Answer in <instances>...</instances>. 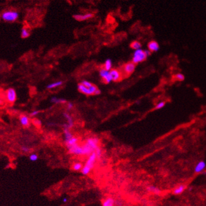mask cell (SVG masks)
Returning <instances> with one entry per match:
<instances>
[{"label": "cell", "mask_w": 206, "mask_h": 206, "mask_svg": "<svg viewBox=\"0 0 206 206\" xmlns=\"http://www.w3.org/2000/svg\"><path fill=\"white\" fill-rule=\"evenodd\" d=\"M99 139L97 137H90L86 140L83 144V150L84 155L85 156H89L91 153L95 151L96 149L99 147Z\"/></svg>", "instance_id": "obj_1"}, {"label": "cell", "mask_w": 206, "mask_h": 206, "mask_svg": "<svg viewBox=\"0 0 206 206\" xmlns=\"http://www.w3.org/2000/svg\"><path fill=\"white\" fill-rule=\"evenodd\" d=\"M97 157L95 152H94L88 156V159L86 160V163L83 166V168L81 170V172L83 175H88L95 167L96 161H97Z\"/></svg>", "instance_id": "obj_2"}, {"label": "cell", "mask_w": 206, "mask_h": 206, "mask_svg": "<svg viewBox=\"0 0 206 206\" xmlns=\"http://www.w3.org/2000/svg\"><path fill=\"white\" fill-rule=\"evenodd\" d=\"M19 17V13L17 11L8 10L5 11L2 13L1 18L5 22H12L17 20Z\"/></svg>", "instance_id": "obj_3"}, {"label": "cell", "mask_w": 206, "mask_h": 206, "mask_svg": "<svg viewBox=\"0 0 206 206\" xmlns=\"http://www.w3.org/2000/svg\"><path fill=\"white\" fill-rule=\"evenodd\" d=\"M67 149L68 150V152L72 155L79 156H85L84 155V150H83V146L80 145L78 143L72 146L67 147Z\"/></svg>", "instance_id": "obj_4"}, {"label": "cell", "mask_w": 206, "mask_h": 206, "mask_svg": "<svg viewBox=\"0 0 206 206\" xmlns=\"http://www.w3.org/2000/svg\"><path fill=\"white\" fill-rule=\"evenodd\" d=\"M147 56L144 53V51L142 49L135 50L134 52L133 55V59H132V63L134 64H137L139 63L144 61L146 59Z\"/></svg>", "instance_id": "obj_5"}, {"label": "cell", "mask_w": 206, "mask_h": 206, "mask_svg": "<svg viewBox=\"0 0 206 206\" xmlns=\"http://www.w3.org/2000/svg\"><path fill=\"white\" fill-rule=\"evenodd\" d=\"M100 75L106 83H109L112 81L110 71H107L105 69H102L100 71Z\"/></svg>", "instance_id": "obj_6"}, {"label": "cell", "mask_w": 206, "mask_h": 206, "mask_svg": "<svg viewBox=\"0 0 206 206\" xmlns=\"http://www.w3.org/2000/svg\"><path fill=\"white\" fill-rule=\"evenodd\" d=\"M6 99L10 103H13L17 99V93L13 88H9L6 91Z\"/></svg>", "instance_id": "obj_7"}, {"label": "cell", "mask_w": 206, "mask_h": 206, "mask_svg": "<svg viewBox=\"0 0 206 206\" xmlns=\"http://www.w3.org/2000/svg\"><path fill=\"white\" fill-rule=\"evenodd\" d=\"M206 168V163L204 161H200L195 165L194 168V171L196 173H201L203 171L205 170Z\"/></svg>", "instance_id": "obj_8"}, {"label": "cell", "mask_w": 206, "mask_h": 206, "mask_svg": "<svg viewBox=\"0 0 206 206\" xmlns=\"http://www.w3.org/2000/svg\"><path fill=\"white\" fill-rule=\"evenodd\" d=\"M146 190L148 192L151 193V194H155V195H160L161 194V190L158 187H156L154 185H149L146 187Z\"/></svg>", "instance_id": "obj_9"}, {"label": "cell", "mask_w": 206, "mask_h": 206, "mask_svg": "<svg viewBox=\"0 0 206 206\" xmlns=\"http://www.w3.org/2000/svg\"><path fill=\"white\" fill-rule=\"evenodd\" d=\"M63 116L66 118L67 121H68V123L64 125V128H68V129H70V128L72 127L73 125H74V122H73L72 117L68 113H64L63 114Z\"/></svg>", "instance_id": "obj_10"}, {"label": "cell", "mask_w": 206, "mask_h": 206, "mask_svg": "<svg viewBox=\"0 0 206 206\" xmlns=\"http://www.w3.org/2000/svg\"><path fill=\"white\" fill-rule=\"evenodd\" d=\"M102 206H116V200L112 197H107L105 198L102 201Z\"/></svg>", "instance_id": "obj_11"}, {"label": "cell", "mask_w": 206, "mask_h": 206, "mask_svg": "<svg viewBox=\"0 0 206 206\" xmlns=\"http://www.w3.org/2000/svg\"><path fill=\"white\" fill-rule=\"evenodd\" d=\"M186 185L183 184L179 185V186L175 187L173 190V194L175 195H179L181 194L185 191V190L186 189Z\"/></svg>", "instance_id": "obj_12"}, {"label": "cell", "mask_w": 206, "mask_h": 206, "mask_svg": "<svg viewBox=\"0 0 206 206\" xmlns=\"http://www.w3.org/2000/svg\"><path fill=\"white\" fill-rule=\"evenodd\" d=\"M135 68V64L133 63H129L124 66V71L127 74H131L134 71Z\"/></svg>", "instance_id": "obj_13"}, {"label": "cell", "mask_w": 206, "mask_h": 206, "mask_svg": "<svg viewBox=\"0 0 206 206\" xmlns=\"http://www.w3.org/2000/svg\"><path fill=\"white\" fill-rule=\"evenodd\" d=\"M110 72V75L112 79V81H118L120 80V78H121L120 73L119 71H117V69H112Z\"/></svg>", "instance_id": "obj_14"}, {"label": "cell", "mask_w": 206, "mask_h": 206, "mask_svg": "<svg viewBox=\"0 0 206 206\" xmlns=\"http://www.w3.org/2000/svg\"><path fill=\"white\" fill-rule=\"evenodd\" d=\"M93 17V14L91 13H87L85 15H74L73 16V18L76 20L79 21H83V20H87L88 18H90Z\"/></svg>", "instance_id": "obj_15"}, {"label": "cell", "mask_w": 206, "mask_h": 206, "mask_svg": "<svg viewBox=\"0 0 206 206\" xmlns=\"http://www.w3.org/2000/svg\"><path fill=\"white\" fill-rule=\"evenodd\" d=\"M148 48L151 52H157L160 49V46L156 41H151L148 44Z\"/></svg>", "instance_id": "obj_16"}, {"label": "cell", "mask_w": 206, "mask_h": 206, "mask_svg": "<svg viewBox=\"0 0 206 206\" xmlns=\"http://www.w3.org/2000/svg\"><path fill=\"white\" fill-rule=\"evenodd\" d=\"M20 124L24 127H27L30 124V120L29 118L27 116L25 115H22L20 117Z\"/></svg>", "instance_id": "obj_17"}, {"label": "cell", "mask_w": 206, "mask_h": 206, "mask_svg": "<svg viewBox=\"0 0 206 206\" xmlns=\"http://www.w3.org/2000/svg\"><path fill=\"white\" fill-rule=\"evenodd\" d=\"M64 142L68 141L71 138L74 137L73 135L71 134V132L69 131V129L68 128H64Z\"/></svg>", "instance_id": "obj_18"}, {"label": "cell", "mask_w": 206, "mask_h": 206, "mask_svg": "<svg viewBox=\"0 0 206 206\" xmlns=\"http://www.w3.org/2000/svg\"><path fill=\"white\" fill-rule=\"evenodd\" d=\"M78 139L76 137H73L72 138H71L70 140H69L68 141L66 142L65 144L66 145V147H69V146H72L73 145H75L76 144H78Z\"/></svg>", "instance_id": "obj_19"}, {"label": "cell", "mask_w": 206, "mask_h": 206, "mask_svg": "<svg viewBox=\"0 0 206 206\" xmlns=\"http://www.w3.org/2000/svg\"><path fill=\"white\" fill-rule=\"evenodd\" d=\"M78 88L79 91H81V93H83L86 94V95H91L90 92L89 88L85 87V86H83V85H81V83H80V85H78Z\"/></svg>", "instance_id": "obj_20"}, {"label": "cell", "mask_w": 206, "mask_h": 206, "mask_svg": "<svg viewBox=\"0 0 206 206\" xmlns=\"http://www.w3.org/2000/svg\"><path fill=\"white\" fill-rule=\"evenodd\" d=\"M83 164L81 163H80V162H76V163H74L73 165H72V169L73 170L76 171H81L83 168Z\"/></svg>", "instance_id": "obj_21"}, {"label": "cell", "mask_w": 206, "mask_h": 206, "mask_svg": "<svg viewBox=\"0 0 206 206\" xmlns=\"http://www.w3.org/2000/svg\"><path fill=\"white\" fill-rule=\"evenodd\" d=\"M51 102L54 103H66V100L64 99H59L57 97H52L51 99Z\"/></svg>", "instance_id": "obj_22"}, {"label": "cell", "mask_w": 206, "mask_h": 206, "mask_svg": "<svg viewBox=\"0 0 206 206\" xmlns=\"http://www.w3.org/2000/svg\"><path fill=\"white\" fill-rule=\"evenodd\" d=\"M62 84H63V82H62L61 81L54 82V83H51L49 85H48L47 86V88H48V89H52V88H56V87H58V86H61Z\"/></svg>", "instance_id": "obj_23"}, {"label": "cell", "mask_w": 206, "mask_h": 206, "mask_svg": "<svg viewBox=\"0 0 206 206\" xmlns=\"http://www.w3.org/2000/svg\"><path fill=\"white\" fill-rule=\"evenodd\" d=\"M21 36H22V37L23 38V39H25V38H27V37H29L30 32L28 30L27 28H22V30H21Z\"/></svg>", "instance_id": "obj_24"}, {"label": "cell", "mask_w": 206, "mask_h": 206, "mask_svg": "<svg viewBox=\"0 0 206 206\" xmlns=\"http://www.w3.org/2000/svg\"><path fill=\"white\" fill-rule=\"evenodd\" d=\"M131 47L132 49H134L135 50H138L141 49V44L140 42H139L137 41H134L133 42L131 45Z\"/></svg>", "instance_id": "obj_25"}, {"label": "cell", "mask_w": 206, "mask_h": 206, "mask_svg": "<svg viewBox=\"0 0 206 206\" xmlns=\"http://www.w3.org/2000/svg\"><path fill=\"white\" fill-rule=\"evenodd\" d=\"M112 67V61L110 59H107L105 63V69H106L107 71H110Z\"/></svg>", "instance_id": "obj_26"}, {"label": "cell", "mask_w": 206, "mask_h": 206, "mask_svg": "<svg viewBox=\"0 0 206 206\" xmlns=\"http://www.w3.org/2000/svg\"><path fill=\"white\" fill-rule=\"evenodd\" d=\"M95 152L96 155H97V159H100V158H101V156H102V149H101L100 147H99V148L96 149L95 151Z\"/></svg>", "instance_id": "obj_27"}, {"label": "cell", "mask_w": 206, "mask_h": 206, "mask_svg": "<svg viewBox=\"0 0 206 206\" xmlns=\"http://www.w3.org/2000/svg\"><path fill=\"white\" fill-rule=\"evenodd\" d=\"M39 158L38 155L37 154H31L29 156L30 160H31L32 161H36Z\"/></svg>", "instance_id": "obj_28"}, {"label": "cell", "mask_w": 206, "mask_h": 206, "mask_svg": "<svg viewBox=\"0 0 206 206\" xmlns=\"http://www.w3.org/2000/svg\"><path fill=\"white\" fill-rule=\"evenodd\" d=\"M175 78L179 81H183L185 80V76L181 73H178L175 75Z\"/></svg>", "instance_id": "obj_29"}, {"label": "cell", "mask_w": 206, "mask_h": 206, "mask_svg": "<svg viewBox=\"0 0 206 206\" xmlns=\"http://www.w3.org/2000/svg\"><path fill=\"white\" fill-rule=\"evenodd\" d=\"M165 102H160V103H158V104L156 105V106L155 107V109H156V110L161 109V108H162L165 106Z\"/></svg>", "instance_id": "obj_30"}, {"label": "cell", "mask_w": 206, "mask_h": 206, "mask_svg": "<svg viewBox=\"0 0 206 206\" xmlns=\"http://www.w3.org/2000/svg\"><path fill=\"white\" fill-rule=\"evenodd\" d=\"M20 149H21V151H23V152H30V149L28 147H27V146H21Z\"/></svg>", "instance_id": "obj_31"}, {"label": "cell", "mask_w": 206, "mask_h": 206, "mask_svg": "<svg viewBox=\"0 0 206 206\" xmlns=\"http://www.w3.org/2000/svg\"><path fill=\"white\" fill-rule=\"evenodd\" d=\"M81 84L83 85V86H85L86 88H89V87H90V86L92 85H91V83H90L89 81H83L81 83Z\"/></svg>", "instance_id": "obj_32"}, {"label": "cell", "mask_w": 206, "mask_h": 206, "mask_svg": "<svg viewBox=\"0 0 206 206\" xmlns=\"http://www.w3.org/2000/svg\"><path fill=\"white\" fill-rule=\"evenodd\" d=\"M33 122H34V124L36 125V126H40L42 124L41 121H40V120H39V119H37V118L34 119V120H33Z\"/></svg>", "instance_id": "obj_33"}, {"label": "cell", "mask_w": 206, "mask_h": 206, "mask_svg": "<svg viewBox=\"0 0 206 206\" xmlns=\"http://www.w3.org/2000/svg\"><path fill=\"white\" fill-rule=\"evenodd\" d=\"M39 113H40V112H39V110H34L33 111V112H32L30 115L31 117H35V116H37Z\"/></svg>", "instance_id": "obj_34"}, {"label": "cell", "mask_w": 206, "mask_h": 206, "mask_svg": "<svg viewBox=\"0 0 206 206\" xmlns=\"http://www.w3.org/2000/svg\"><path fill=\"white\" fill-rule=\"evenodd\" d=\"M72 108H73V104L71 102H69L68 103V110H71Z\"/></svg>", "instance_id": "obj_35"}, {"label": "cell", "mask_w": 206, "mask_h": 206, "mask_svg": "<svg viewBox=\"0 0 206 206\" xmlns=\"http://www.w3.org/2000/svg\"><path fill=\"white\" fill-rule=\"evenodd\" d=\"M144 51L145 54H146V55L147 56V57L151 55V51H149V50H145V51Z\"/></svg>", "instance_id": "obj_36"}, {"label": "cell", "mask_w": 206, "mask_h": 206, "mask_svg": "<svg viewBox=\"0 0 206 206\" xmlns=\"http://www.w3.org/2000/svg\"><path fill=\"white\" fill-rule=\"evenodd\" d=\"M187 188V190L188 191V192H192V191L193 190V189H194V188H193V187L192 186H188Z\"/></svg>", "instance_id": "obj_37"}, {"label": "cell", "mask_w": 206, "mask_h": 206, "mask_svg": "<svg viewBox=\"0 0 206 206\" xmlns=\"http://www.w3.org/2000/svg\"><path fill=\"white\" fill-rule=\"evenodd\" d=\"M100 93H101V91L100 90L97 89L95 92V93H94V95H100Z\"/></svg>", "instance_id": "obj_38"}, {"label": "cell", "mask_w": 206, "mask_h": 206, "mask_svg": "<svg viewBox=\"0 0 206 206\" xmlns=\"http://www.w3.org/2000/svg\"><path fill=\"white\" fill-rule=\"evenodd\" d=\"M68 200V198L67 197H64V198H63V201L64 203H66V202H67Z\"/></svg>", "instance_id": "obj_39"}, {"label": "cell", "mask_w": 206, "mask_h": 206, "mask_svg": "<svg viewBox=\"0 0 206 206\" xmlns=\"http://www.w3.org/2000/svg\"><path fill=\"white\" fill-rule=\"evenodd\" d=\"M201 173H202V175H206V170L203 171H202Z\"/></svg>", "instance_id": "obj_40"}]
</instances>
